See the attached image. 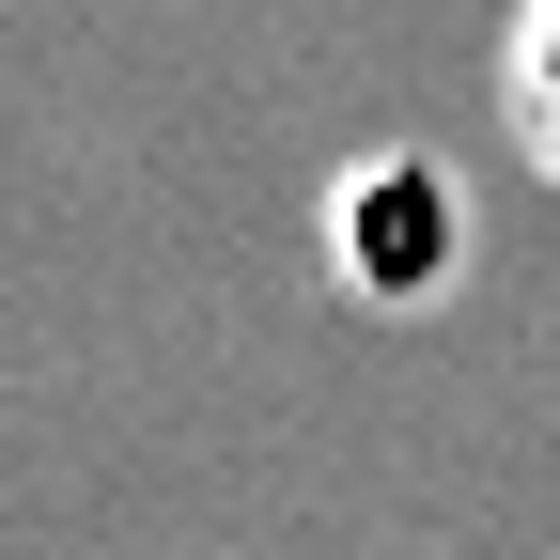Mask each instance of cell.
I'll use <instances>...</instances> for the list:
<instances>
[{
    "mask_svg": "<svg viewBox=\"0 0 560 560\" xmlns=\"http://www.w3.org/2000/svg\"><path fill=\"white\" fill-rule=\"evenodd\" d=\"M312 249L359 312H436L467 280V187L452 156H420V140H374V156H342L327 202H312Z\"/></svg>",
    "mask_w": 560,
    "mask_h": 560,
    "instance_id": "1",
    "label": "cell"
},
{
    "mask_svg": "<svg viewBox=\"0 0 560 560\" xmlns=\"http://www.w3.org/2000/svg\"><path fill=\"white\" fill-rule=\"evenodd\" d=\"M499 109L529 140V172L560 187V0H514V47H499Z\"/></svg>",
    "mask_w": 560,
    "mask_h": 560,
    "instance_id": "2",
    "label": "cell"
}]
</instances>
